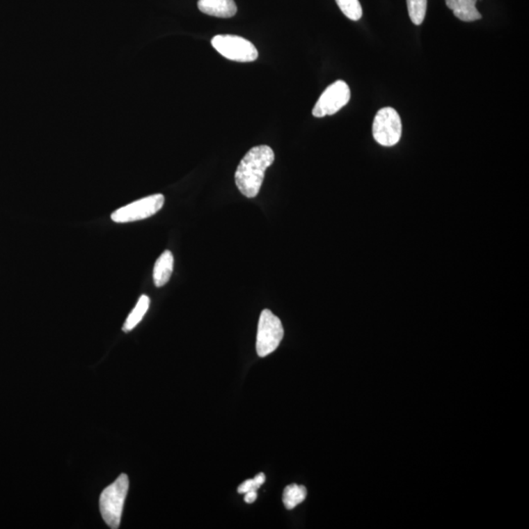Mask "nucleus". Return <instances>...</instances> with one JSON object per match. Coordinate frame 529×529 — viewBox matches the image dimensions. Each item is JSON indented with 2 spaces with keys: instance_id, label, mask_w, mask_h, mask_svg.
Wrapping results in <instances>:
<instances>
[{
  "instance_id": "nucleus-7",
  "label": "nucleus",
  "mask_w": 529,
  "mask_h": 529,
  "mask_svg": "<svg viewBox=\"0 0 529 529\" xmlns=\"http://www.w3.org/2000/svg\"><path fill=\"white\" fill-rule=\"evenodd\" d=\"M350 96V88L345 81H334L319 96L313 109V115L317 118L331 116L349 102Z\"/></svg>"
},
{
  "instance_id": "nucleus-1",
  "label": "nucleus",
  "mask_w": 529,
  "mask_h": 529,
  "mask_svg": "<svg viewBox=\"0 0 529 529\" xmlns=\"http://www.w3.org/2000/svg\"><path fill=\"white\" fill-rule=\"evenodd\" d=\"M275 161V153L268 145H259L245 154L235 172L237 189L248 198L259 194L266 171Z\"/></svg>"
},
{
  "instance_id": "nucleus-13",
  "label": "nucleus",
  "mask_w": 529,
  "mask_h": 529,
  "mask_svg": "<svg viewBox=\"0 0 529 529\" xmlns=\"http://www.w3.org/2000/svg\"><path fill=\"white\" fill-rule=\"evenodd\" d=\"M409 16L416 26L422 25L427 13V0H407Z\"/></svg>"
},
{
  "instance_id": "nucleus-8",
  "label": "nucleus",
  "mask_w": 529,
  "mask_h": 529,
  "mask_svg": "<svg viewBox=\"0 0 529 529\" xmlns=\"http://www.w3.org/2000/svg\"><path fill=\"white\" fill-rule=\"evenodd\" d=\"M198 8L202 13L218 18H232L237 12L233 0H199Z\"/></svg>"
},
{
  "instance_id": "nucleus-15",
  "label": "nucleus",
  "mask_w": 529,
  "mask_h": 529,
  "mask_svg": "<svg viewBox=\"0 0 529 529\" xmlns=\"http://www.w3.org/2000/svg\"><path fill=\"white\" fill-rule=\"evenodd\" d=\"M260 487H259V485L257 484L254 478H252V480H245L244 483H242V484L238 487L237 491L238 493H240V494H245V493L251 491V490H256L257 491Z\"/></svg>"
},
{
  "instance_id": "nucleus-4",
  "label": "nucleus",
  "mask_w": 529,
  "mask_h": 529,
  "mask_svg": "<svg viewBox=\"0 0 529 529\" xmlns=\"http://www.w3.org/2000/svg\"><path fill=\"white\" fill-rule=\"evenodd\" d=\"M212 47L222 56L232 61L253 62L258 58L259 53L253 43L238 35H218L212 38Z\"/></svg>"
},
{
  "instance_id": "nucleus-6",
  "label": "nucleus",
  "mask_w": 529,
  "mask_h": 529,
  "mask_svg": "<svg viewBox=\"0 0 529 529\" xmlns=\"http://www.w3.org/2000/svg\"><path fill=\"white\" fill-rule=\"evenodd\" d=\"M163 194H154L118 209L111 215L113 222L131 223L155 215L164 206Z\"/></svg>"
},
{
  "instance_id": "nucleus-12",
  "label": "nucleus",
  "mask_w": 529,
  "mask_h": 529,
  "mask_svg": "<svg viewBox=\"0 0 529 529\" xmlns=\"http://www.w3.org/2000/svg\"><path fill=\"white\" fill-rule=\"evenodd\" d=\"M307 497L306 487L303 485L290 484L283 491V501L287 510L294 509Z\"/></svg>"
},
{
  "instance_id": "nucleus-14",
  "label": "nucleus",
  "mask_w": 529,
  "mask_h": 529,
  "mask_svg": "<svg viewBox=\"0 0 529 529\" xmlns=\"http://www.w3.org/2000/svg\"><path fill=\"white\" fill-rule=\"evenodd\" d=\"M341 12L352 21L362 18L363 9L359 0H335Z\"/></svg>"
},
{
  "instance_id": "nucleus-3",
  "label": "nucleus",
  "mask_w": 529,
  "mask_h": 529,
  "mask_svg": "<svg viewBox=\"0 0 529 529\" xmlns=\"http://www.w3.org/2000/svg\"><path fill=\"white\" fill-rule=\"evenodd\" d=\"M285 335L281 319L270 310L262 311L257 331L256 351L259 357L275 352Z\"/></svg>"
},
{
  "instance_id": "nucleus-10",
  "label": "nucleus",
  "mask_w": 529,
  "mask_h": 529,
  "mask_svg": "<svg viewBox=\"0 0 529 529\" xmlns=\"http://www.w3.org/2000/svg\"><path fill=\"white\" fill-rule=\"evenodd\" d=\"M174 270V256L172 252L167 250L164 253L161 254L153 270L154 283L157 287H162L168 281H170Z\"/></svg>"
},
{
  "instance_id": "nucleus-17",
  "label": "nucleus",
  "mask_w": 529,
  "mask_h": 529,
  "mask_svg": "<svg viewBox=\"0 0 529 529\" xmlns=\"http://www.w3.org/2000/svg\"><path fill=\"white\" fill-rule=\"evenodd\" d=\"M254 480L256 482L257 484L259 485V487H262V485L264 484V482H266V475H264L263 473H260L258 475L255 476Z\"/></svg>"
},
{
  "instance_id": "nucleus-9",
  "label": "nucleus",
  "mask_w": 529,
  "mask_h": 529,
  "mask_svg": "<svg viewBox=\"0 0 529 529\" xmlns=\"http://www.w3.org/2000/svg\"><path fill=\"white\" fill-rule=\"evenodd\" d=\"M448 8L453 11L454 15L463 22H475L480 20L482 15L476 9L477 0H445Z\"/></svg>"
},
{
  "instance_id": "nucleus-5",
  "label": "nucleus",
  "mask_w": 529,
  "mask_h": 529,
  "mask_svg": "<svg viewBox=\"0 0 529 529\" xmlns=\"http://www.w3.org/2000/svg\"><path fill=\"white\" fill-rule=\"evenodd\" d=\"M372 136L377 143L387 148L399 143L402 136V122L395 109L386 107L377 113L372 123Z\"/></svg>"
},
{
  "instance_id": "nucleus-11",
  "label": "nucleus",
  "mask_w": 529,
  "mask_h": 529,
  "mask_svg": "<svg viewBox=\"0 0 529 529\" xmlns=\"http://www.w3.org/2000/svg\"><path fill=\"white\" fill-rule=\"evenodd\" d=\"M149 305H150V299L146 295H143L139 298V302L136 303V307L132 310L131 314L129 315L126 322H125L124 326H123V331L125 333H129L132 331L139 323L141 319H143L144 315L148 312Z\"/></svg>"
},
{
  "instance_id": "nucleus-2",
  "label": "nucleus",
  "mask_w": 529,
  "mask_h": 529,
  "mask_svg": "<svg viewBox=\"0 0 529 529\" xmlns=\"http://www.w3.org/2000/svg\"><path fill=\"white\" fill-rule=\"evenodd\" d=\"M129 490V477L121 475L101 493L100 506L101 514L110 528H119L123 509Z\"/></svg>"
},
{
  "instance_id": "nucleus-16",
  "label": "nucleus",
  "mask_w": 529,
  "mask_h": 529,
  "mask_svg": "<svg viewBox=\"0 0 529 529\" xmlns=\"http://www.w3.org/2000/svg\"><path fill=\"white\" fill-rule=\"evenodd\" d=\"M257 497H258V494H257L256 490H251V491L245 493L244 500L247 504H252L256 501Z\"/></svg>"
}]
</instances>
